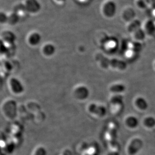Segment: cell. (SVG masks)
<instances>
[{
    "label": "cell",
    "instance_id": "12",
    "mask_svg": "<svg viewBox=\"0 0 155 155\" xmlns=\"http://www.w3.org/2000/svg\"><path fill=\"white\" fill-rule=\"evenodd\" d=\"M126 89V87L124 85L121 84H117L112 85L110 88V90L111 92L114 93H121Z\"/></svg>",
    "mask_w": 155,
    "mask_h": 155
},
{
    "label": "cell",
    "instance_id": "7",
    "mask_svg": "<svg viewBox=\"0 0 155 155\" xmlns=\"http://www.w3.org/2000/svg\"><path fill=\"white\" fill-rule=\"evenodd\" d=\"M104 62L106 64H107L108 65H110L111 67H117L118 69L124 70L127 67V64L124 62L121 61V60H105L104 59Z\"/></svg>",
    "mask_w": 155,
    "mask_h": 155
},
{
    "label": "cell",
    "instance_id": "11",
    "mask_svg": "<svg viewBox=\"0 0 155 155\" xmlns=\"http://www.w3.org/2000/svg\"><path fill=\"white\" fill-rule=\"evenodd\" d=\"M136 105L141 110L146 109L148 107V103L144 98L140 97L136 100Z\"/></svg>",
    "mask_w": 155,
    "mask_h": 155
},
{
    "label": "cell",
    "instance_id": "4",
    "mask_svg": "<svg viewBox=\"0 0 155 155\" xmlns=\"http://www.w3.org/2000/svg\"><path fill=\"white\" fill-rule=\"evenodd\" d=\"M1 40H2L4 43H14L16 40V35L13 31L6 30L1 33Z\"/></svg>",
    "mask_w": 155,
    "mask_h": 155
},
{
    "label": "cell",
    "instance_id": "5",
    "mask_svg": "<svg viewBox=\"0 0 155 155\" xmlns=\"http://www.w3.org/2000/svg\"><path fill=\"white\" fill-rule=\"evenodd\" d=\"M142 145L143 143L140 140L136 139L132 140V142L129 145V149H128L129 154L133 155L136 153H137L142 148Z\"/></svg>",
    "mask_w": 155,
    "mask_h": 155
},
{
    "label": "cell",
    "instance_id": "1",
    "mask_svg": "<svg viewBox=\"0 0 155 155\" xmlns=\"http://www.w3.org/2000/svg\"><path fill=\"white\" fill-rule=\"evenodd\" d=\"M23 3L27 13L36 14L41 10V4L39 0H24Z\"/></svg>",
    "mask_w": 155,
    "mask_h": 155
},
{
    "label": "cell",
    "instance_id": "14",
    "mask_svg": "<svg viewBox=\"0 0 155 155\" xmlns=\"http://www.w3.org/2000/svg\"><path fill=\"white\" fill-rule=\"evenodd\" d=\"M8 22V13L0 10V24L3 25L7 23Z\"/></svg>",
    "mask_w": 155,
    "mask_h": 155
},
{
    "label": "cell",
    "instance_id": "3",
    "mask_svg": "<svg viewBox=\"0 0 155 155\" xmlns=\"http://www.w3.org/2000/svg\"><path fill=\"white\" fill-rule=\"evenodd\" d=\"M27 41L29 44L32 46H36L41 43L42 36L39 32L32 31L29 33L27 36Z\"/></svg>",
    "mask_w": 155,
    "mask_h": 155
},
{
    "label": "cell",
    "instance_id": "8",
    "mask_svg": "<svg viewBox=\"0 0 155 155\" xmlns=\"http://www.w3.org/2000/svg\"><path fill=\"white\" fill-rule=\"evenodd\" d=\"M20 20V16H19L16 12H10L8 13L7 23L11 26H15L19 23Z\"/></svg>",
    "mask_w": 155,
    "mask_h": 155
},
{
    "label": "cell",
    "instance_id": "9",
    "mask_svg": "<svg viewBox=\"0 0 155 155\" xmlns=\"http://www.w3.org/2000/svg\"><path fill=\"white\" fill-rule=\"evenodd\" d=\"M55 46L50 43H46L42 47L43 53L46 56H52L55 52Z\"/></svg>",
    "mask_w": 155,
    "mask_h": 155
},
{
    "label": "cell",
    "instance_id": "13",
    "mask_svg": "<svg viewBox=\"0 0 155 155\" xmlns=\"http://www.w3.org/2000/svg\"><path fill=\"white\" fill-rule=\"evenodd\" d=\"M126 124L129 127L135 128L138 126V120L137 118L134 116H130L126 119Z\"/></svg>",
    "mask_w": 155,
    "mask_h": 155
},
{
    "label": "cell",
    "instance_id": "15",
    "mask_svg": "<svg viewBox=\"0 0 155 155\" xmlns=\"http://www.w3.org/2000/svg\"><path fill=\"white\" fill-rule=\"evenodd\" d=\"M143 123L147 127H153L155 125V119L153 117H149L144 120Z\"/></svg>",
    "mask_w": 155,
    "mask_h": 155
},
{
    "label": "cell",
    "instance_id": "17",
    "mask_svg": "<svg viewBox=\"0 0 155 155\" xmlns=\"http://www.w3.org/2000/svg\"><path fill=\"white\" fill-rule=\"evenodd\" d=\"M54 1L56 3L62 4H64V3H65L68 0H54Z\"/></svg>",
    "mask_w": 155,
    "mask_h": 155
},
{
    "label": "cell",
    "instance_id": "6",
    "mask_svg": "<svg viewBox=\"0 0 155 155\" xmlns=\"http://www.w3.org/2000/svg\"><path fill=\"white\" fill-rule=\"evenodd\" d=\"M89 111L100 116H104L107 113V109L103 106L91 104L89 107Z\"/></svg>",
    "mask_w": 155,
    "mask_h": 155
},
{
    "label": "cell",
    "instance_id": "16",
    "mask_svg": "<svg viewBox=\"0 0 155 155\" xmlns=\"http://www.w3.org/2000/svg\"><path fill=\"white\" fill-rule=\"evenodd\" d=\"M35 155H46L45 150L43 148H39L37 150L36 152L35 153Z\"/></svg>",
    "mask_w": 155,
    "mask_h": 155
},
{
    "label": "cell",
    "instance_id": "2",
    "mask_svg": "<svg viewBox=\"0 0 155 155\" xmlns=\"http://www.w3.org/2000/svg\"><path fill=\"white\" fill-rule=\"evenodd\" d=\"M116 6L114 2L111 1H107L103 3L101 6V11L105 17H111L116 13Z\"/></svg>",
    "mask_w": 155,
    "mask_h": 155
},
{
    "label": "cell",
    "instance_id": "18",
    "mask_svg": "<svg viewBox=\"0 0 155 155\" xmlns=\"http://www.w3.org/2000/svg\"><path fill=\"white\" fill-rule=\"evenodd\" d=\"M79 1H82V0H79Z\"/></svg>",
    "mask_w": 155,
    "mask_h": 155
},
{
    "label": "cell",
    "instance_id": "10",
    "mask_svg": "<svg viewBox=\"0 0 155 155\" xmlns=\"http://www.w3.org/2000/svg\"><path fill=\"white\" fill-rule=\"evenodd\" d=\"M11 84L13 91L17 93L22 92L23 91V87L20 82L16 79H13L11 81Z\"/></svg>",
    "mask_w": 155,
    "mask_h": 155
}]
</instances>
